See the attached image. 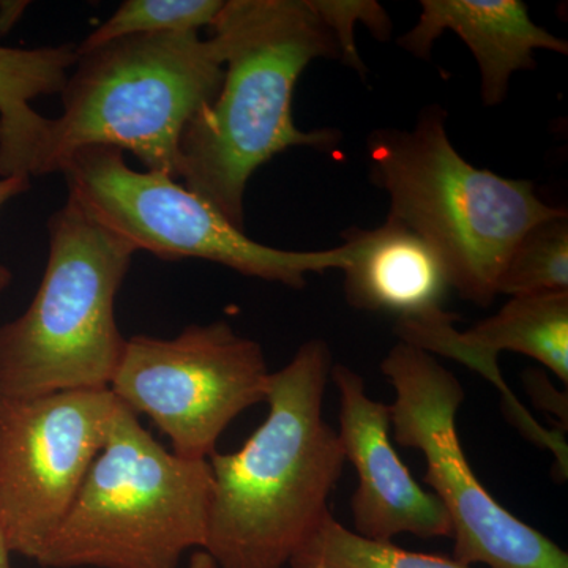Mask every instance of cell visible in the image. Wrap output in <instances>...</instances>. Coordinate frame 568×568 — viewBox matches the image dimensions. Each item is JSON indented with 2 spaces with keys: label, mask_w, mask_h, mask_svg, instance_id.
<instances>
[{
  "label": "cell",
  "mask_w": 568,
  "mask_h": 568,
  "mask_svg": "<svg viewBox=\"0 0 568 568\" xmlns=\"http://www.w3.org/2000/svg\"><path fill=\"white\" fill-rule=\"evenodd\" d=\"M222 88L194 115L179 148V179L244 231L245 190L254 171L291 148H334L335 130L297 129L293 95L316 59L343 61L313 0H230L212 24Z\"/></svg>",
  "instance_id": "1"
},
{
  "label": "cell",
  "mask_w": 568,
  "mask_h": 568,
  "mask_svg": "<svg viewBox=\"0 0 568 568\" xmlns=\"http://www.w3.org/2000/svg\"><path fill=\"white\" fill-rule=\"evenodd\" d=\"M327 343L313 338L272 373L263 425L234 454L209 458L207 551L219 568H283L331 515L345 469L338 432L324 417Z\"/></svg>",
  "instance_id": "2"
},
{
  "label": "cell",
  "mask_w": 568,
  "mask_h": 568,
  "mask_svg": "<svg viewBox=\"0 0 568 568\" xmlns=\"http://www.w3.org/2000/svg\"><path fill=\"white\" fill-rule=\"evenodd\" d=\"M446 119L443 108L429 106L414 129L369 134V173L390 200L387 219L435 250L450 290L489 306L500 268L523 234L567 211L545 204L532 182L466 162L448 138Z\"/></svg>",
  "instance_id": "3"
},
{
  "label": "cell",
  "mask_w": 568,
  "mask_h": 568,
  "mask_svg": "<svg viewBox=\"0 0 568 568\" xmlns=\"http://www.w3.org/2000/svg\"><path fill=\"white\" fill-rule=\"evenodd\" d=\"M73 69L36 175L61 173L82 149L114 148L149 173L178 179L182 134L222 88L215 40L200 32L129 37L81 55Z\"/></svg>",
  "instance_id": "4"
},
{
  "label": "cell",
  "mask_w": 568,
  "mask_h": 568,
  "mask_svg": "<svg viewBox=\"0 0 568 568\" xmlns=\"http://www.w3.org/2000/svg\"><path fill=\"white\" fill-rule=\"evenodd\" d=\"M212 493L209 459L166 450L119 399L106 443L37 564L178 568L183 552L205 548Z\"/></svg>",
  "instance_id": "5"
},
{
  "label": "cell",
  "mask_w": 568,
  "mask_h": 568,
  "mask_svg": "<svg viewBox=\"0 0 568 568\" xmlns=\"http://www.w3.org/2000/svg\"><path fill=\"white\" fill-rule=\"evenodd\" d=\"M134 248L73 200L50 220V256L24 315L0 325V395L110 388L126 338L115 297Z\"/></svg>",
  "instance_id": "6"
},
{
  "label": "cell",
  "mask_w": 568,
  "mask_h": 568,
  "mask_svg": "<svg viewBox=\"0 0 568 568\" xmlns=\"http://www.w3.org/2000/svg\"><path fill=\"white\" fill-rule=\"evenodd\" d=\"M69 197L95 222L164 261L203 260L239 274L301 290L306 275L345 271L346 244L323 252H290L257 244L207 201L156 173L126 166L121 149L89 148L63 164Z\"/></svg>",
  "instance_id": "7"
},
{
  "label": "cell",
  "mask_w": 568,
  "mask_h": 568,
  "mask_svg": "<svg viewBox=\"0 0 568 568\" xmlns=\"http://www.w3.org/2000/svg\"><path fill=\"white\" fill-rule=\"evenodd\" d=\"M381 372L390 381L396 443L422 452L424 481L452 525L454 560L473 567L568 568V555L551 538L515 517L489 495L459 444L457 414L465 388L435 355L407 343L388 351Z\"/></svg>",
  "instance_id": "8"
},
{
  "label": "cell",
  "mask_w": 568,
  "mask_h": 568,
  "mask_svg": "<svg viewBox=\"0 0 568 568\" xmlns=\"http://www.w3.org/2000/svg\"><path fill=\"white\" fill-rule=\"evenodd\" d=\"M271 375L260 343L216 321L171 339H126L110 390L151 418L178 457L209 459L234 418L265 402Z\"/></svg>",
  "instance_id": "9"
},
{
  "label": "cell",
  "mask_w": 568,
  "mask_h": 568,
  "mask_svg": "<svg viewBox=\"0 0 568 568\" xmlns=\"http://www.w3.org/2000/svg\"><path fill=\"white\" fill-rule=\"evenodd\" d=\"M118 406L110 388L0 395V529L11 552L40 558L106 443Z\"/></svg>",
  "instance_id": "10"
},
{
  "label": "cell",
  "mask_w": 568,
  "mask_h": 568,
  "mask_svg": "<svg viewBox=\"0 0 568 568\" xmlns=\"http://www.w3.org/2000/svg\"><path fill=\"white\" fill-rule=\"evenodd\" d=\"M331 377L339 395V440L357 473L351 497L354 532L376 541H392L399 534L452 538L446 508L418 484L392 446L390 406L366 394L364 376L349 366L334 364Z\"/></svg>",
  "instance_id": "11"
},
{
  "label": "cell",
  "mask_w": 568,
  "mask_h": 568,
  "mask_svg": "<svg viewBox=\"0 0 568 568\" xmlns=\"http://www.w3.org/2000/svg\"><path fill=\"white\" fill-rule=\"evenodd\" d=\"M455 321L457 316L443 308L417 320L398 321L395 332L399 342L454 358L487 377L503 394L508 420L517 428L529 425L532 416L508 390L497 355L504 351L528 355L568 386V293L517 295L495 316L466 332H458Z\"/></svg>",
  "instance_id": "12"
},
{
  "label": "cell",
  "mask_w": 568,
  "mask_h": 568,
  "mask_svg": "<svg viewBox=\"0 0 568 568\" xmlns=\"http://www.w3.org/2000/svg\"><path fill=\"white\" fill-rule=\"evenodd\" d=\"M417 24L398 44L420 59H429L444 32H454L476 59L481 100L503 103L511 77L536 69V51L568 54V43L540 28L519 0H422Z\"/></svg>",
  "instance_id": "13"
},
{
  "label": "cell",
  "mask_w": 568,
  "mask_h": 568,
  "mask_svg": "<svg viewBox=\"0 0 568 568\" xmlns=\"http://www.w3.org/2000/svg\"><path fill=\"white\" fill-rule=\"evenodd\" d=\"M349 248L346 301L365 312L417 320L443 310L450 283L443 261L424 239L387 219L375 230L343 234Z\"/></svg>",
  "instance_id": "14"
},
{
  "label": "cell",
  "mask_w": 568,
  "mask_h": 568,
  "mask_svg": "<svg viewBox=\"0 0 568 568\" xmlns=\"http://www.w3.org/2000/svg\"><path fill=\"white\" fill-rule=\"evenodd\" d=\"M77 47H0V178L36 175L51 119L32 110L40 95L61 93L78 62Z\"/></svg>",
  "instance_id": "15"
},
{
  "label": "cell",
  "mask_w": 568,
  "mask_h": 568,
  "mask_svg": "<svg viewBox=\"0 0 568 568\" xmlns=\"http://www.w3.org/2000/svg\"><path fill=\"white\" fill-rule=\"evenodd\" d=\"M496 290L510 297L568 293V213L523 234L500 268Z\"/></svg>",
  "instance_id": "16"
},
{
  "label": "cell",
  "mask_w": 568,
  "mask_h": 568,
  "mask_svg": "<svg viewBox=\"0 0 568 568\" xmlns=\"http://www.w3.org/2000/svg\"><path fill=\"white\" fill-rule=\"evenodd\" d=\"M293 568H473L457 560L407 551L392 541L369 540L328 515L312 540L290 564Z\"/></svg>",
  "instance_id": "17"
},
{
  "label": "cell",
  "mask_w": 568,
  "mask_h": 568,
  "mask_svg": "<svg viewBox=\"0 0 568 568\" xmlns=\"http://www.w3.org/2000/svg\"><path fill=\"white\" fill-rule=\"evenodd\" d=\"M223 6L222 0H126L77 44L78 58L129 37L200 32L212 28Z\"/></svg>",
  "instance_id": "18"
},
{
  "label": "cell",
  "mask_w": 568,
  "mask_h": 568,
  "mask_svg": "<svg viewBox=\"0 0 568 568\" xmlns=\"http://www.w3.org/2000/svg\"><path fill=\"white\" fill-rule=\"evenodd\" d=\"M313 6L332 29L343 51V62L358 73H365V65L355 44V24L362 22L379 40H387L392 32V21L387 11L369 0H313Z\"/></svg>",
  "instance_id": "19"
},
{
  "label": "cell",
  "mask_w": 568,
  "mask_h": 568,
  "mask_svg": "<svg viewBox=\"0 0 568 568\" xmlns=\"http://www.w3.org/2000/svg\"><path fill=\"white\" fill-rule=\"evenodd\" d=\"M523 383L528 388L530 399L538 409L544 413L552 414L556 420L562 425L564 429H567L568 425V399L567 390L559 392L558 388L552 387L549 383L545 373L538 372V369H526L521 375Z\"/></svg>",
  "instance_id": "20"
},
{
  "label": "cell",
  "mask_w": 568,
  "mask_h": 568,
  "mask_svg": "<svg viewBox=\"0 0 568 568\" xmlns=\"http://www.w3.org/2000/svg\"><path fill=\"white\" fill-rule=\"evenodd\" d=\"M29 190V179L26 178H3L0 179V207L10 201L11 197L24 193ZM11 282V272L0 264V293L9 286Z\"/></svg>",
  "instance_id": "21"
},
{
  "label": "cell",
  "mask_w": 568,
  "mask_h": 568,
  "mask_svg": "<svg viewBox=\"0 0 568 568\" xmlns=\"http://www.w3.org/2000/svg\"><path fill=\"white\" fill-rule=\"evenodd\" d=\"M189 568H219L215 560L204 549H196L190 558Z\"/></svg>",
  "instance_id": "22"
},
{
  "label": "cell",
  "mask_w": 568,
  "mask_h": 568,
  "mask_svg": "<svg viewBox=\"0 0 568 568\" xmlns=\"http://www.w3.org/2000/svg\"><path fill=\"white\" fill-rule=\"evenodd\" d=\"M10 548L7 545L6 536H3L2 529H0V568H11L10 566Z\"/></svg>",
  "instance_id": "23"
},
{
  "label": "cell",
  "mask_w": 568,
  "mask_h": 568,
  "mask_svg": "<svg viewBox=\"0 0 568 568\" xmlns=\"http://www.w3.org/2000/svg\"><path fill=\"white\" fill-rule=\"evenodd\" d=\"M316 568H323V567H316Z\"/></svg>",
  "instance_id": "24"
}]
</instances>
